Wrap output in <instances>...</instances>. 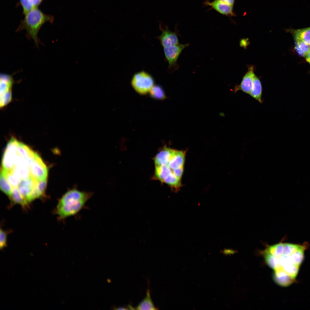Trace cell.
<instances>
[{"label": "cell", "instance_id": "cell-1", "mask_svg": "<svg viewBox=\"0 0 310 310\" xmlns=\"http://www.w3.org/2000/svg\"><path fill=\"white\" fill-rule=\"evenodd\" d=\"M164 147L154 157L153 179L168 185L177 192L181 187L185 153Z\"/></svg>", "mask_w": 310, "mask_h": 310}, {"label": "cell", "instance_id": "cell-2", "mask_svg": "<svg viewBox=\"0 0 310 310\" xmlns=\"http://www.w3.org/2000/svg\"><path fill=\"white\" fill-rule=\"evenodd\" d=\"M92 192L79 190L76 186L69 189L60 199L55 210L60 220L75 216L83 209L93 194Z\"/></svg>", "mask_w": 310, "mask_h": 310}, {"label": "cell", "instance_id": "cell-3", "mask_svg": "<svg viewBox=\"0 0 310 310\" xmlns=\"http://www.w3.org/2000/svg\"><path fill=\"white\" fill-rule=\"evenodd\" d=\"M53 19V16L44 14L37 7L34 8L25 15L19 28L25 30L28 36L37 45V35L40 28L44 23L52 21Z\"/></svg>", "mask_w": 310, "mask_h": 310}, {"label": "cell", "instance_id": "cell-4", "mask_svg": "<svg viewBox=\"0 0 310 310\" xmlns=\"http://www.w3.org/2000/svg\"><path fill=\"white\" fill-rule=\"evenodd\" d=\"M153 78L149 73L144 71L135 73L133 76L131 84L138 93L144 95L150 92L154 86Z\"/></svg>", "mask_w": 310, "mask_h": 310}, {"label": "cell", "instance_id": "cell-5", "mask_svg": "<svg viewBox=\"0 0 310 310\" xmlns=\"http://www.w3.org/2000/svg\"><path fill=\"white\" fill-rule=\"evenodd\" d=\"M0 81V106L1 108H3L12 100V89L14 80L11 75L3 73L1 74Z\"/></svg>", "mask_w": 310, "mask_h": 310}, {"label": "cell", "instance_id": "cell-6", "mask_svg": "<svg viewBox=\"0 0 310 310\" xmlns=\"http://www.w3.org/2000/svg\"><path fill=\"white\" fill-rule=\"evenodd\" d=\"M188 44H178L163 48L164 53L167 61L168 71L173 72L179 67L177 63L178 58L183 51L189 46Z\"/></svg>", "mask_w": 310, "mask_h": 310}, {"label": "cell", "instance_id": "cell-7", "mask_svg": "<svg viewBox=\"0 0 310 310\" xmlns=\"http://www.w3.org/2000/svg\"><path fill=\"white\" fill-rule=\"evenodd\" d=\"M159 26L162 33L157 38L159 40L163 48L179 43L176 32L170 31L167 26L161 21L159 22Z\"/></svg>", "mask_w": 310, "mask_h": 310}, {"label": "cell", "instance_id": "cell-8", "mask_svg": "<svg viewBox=\"0 0 310 310\" xmlns=\"http://www.w3.org/2000/svg\"><path fill=\"white\" fill-rule=\"evenodd\" d=\"M32 174L38 181L46 179L47 169L40 157L37 154L32 162L31 166Z\"/></svg>", "mask_w": 310, "mask_h": 310}, {"label": "cell", "instance_id": "cell-9", "mask_svg": "<svg viewBox=\"0 0 310 310\" xmlns=\"http://www.w3.org/2000/svg\"><path fill=\"white\" fill-rule=\"evenodd\" d=\"M204 4L209 6L218 13L227 16H235L233 6L227 4L219 0H214L212 1L206 0Z\"/></svg>", "mask_w": 310, "mask_h": 310}, {"label": "cell", "instance_id": "cell-10", "mask_svg": "<svg viewBox=\"0 0 310 310\" xmlns=\"http://www.w3.org/2000/svg\"><path fill=\"white\" fill-rule=\"evenodd\" d=\"M254 69L253 66L249 67L248 71L243 77L240 84L235 87V92L241 90L245 93L250 94L253 78L255 75Z\"/></svg>", "mask_w": 310, "mask_h": 310}, {"label": "cell", "instance_id": "cell-11", "mask_svg": "<svg viewBox=\"0 0 310 310\" xmlns=\"http://www.w3.org/2000/svg\"><path fill=\"white\" fill-rule=\"evenodd\" d=\"M287 31L292 34L294 39L301 40L310 45V27L298 29H290Z\"/></svg>", "mask_w": 310, "mask_h": 310}, {"label": "cell", "instance_id": "cell-12", "mask_svg": "<svg viewBox=\"0 0 310 310\" xmlns=\"http://www.w3.org/2000/svg\"><path fill=\"white\" fill-rule=\"evenodd\" d=\"M262 86L261 82L255 75L253 83L252 88L249 95L253 98L261 103Z\"/></svg>", "mask_w": 310, "mask_h": 310}, {"label": "cell", "instance_id": "cell-13", "mask_svg": "<svg viewBox=\"0 0 310 310\" xmlns=\"http://www.w3.org/2000/svg\"><path fill=\"white\" fill-rule=\"evenodd\" d=\"M135 309L138 310H156L157 309L154 306L151 299L149 289L146 292L145 298L140 302Z\"/></svg>", "mask_w": 310, "mask_h": 310}, {"label": "cell", "instance_id": "cell-14", "mask_svg": "<svg viewBox=\"0 0 310 310\" xmlns=\"http://www.w3.org/2000/svg\"><path fill=\"white\" fill-rule=\"evenodd\" d=\"M295 48L298 53L300 55L305 57L310 50L309 46L303 41L294 39Z\"/></svg>", "mask_w": 310, "mask_h": 310}, {"label": "cell", "instance_id": "cell-15", "mask_svg": "<svg viewBox=\"0 0 310 310\" xmlns=\"http://www.w3.org/2000/svg\"><path fill=\"white\" fill-rule=\"evenodd\" d=\"M150 92V96L154 99L163 100L166 97L163 89L158 85H154Z\"/></svg>", "mask_w": 310, "mask_h": 310}, {"label": "cell", "instance_id": "cell-16", "mask_svg": "<svg viewBox=\"0 0 310 310\" xmlns=\"http://www.w3.org/2000/svg\"><path fill=\"white\" fill-rule=\"evenodd\" d=\"M7 232L1 228L0 232V248L3 249L7 246Z\"/></svg>", "mask_w": 310, "mask_h": 310}, {"label": "cell", "instance_id": "cell-17", "mask_svg": "<svg viewBox=\"0 0 310 310\" xmlns=\"http://www.w3.org/2000/svg\"><path fill=\"white\" fill-rule=\"evenodd\" d=\"M20 1L23 8L24 13L25 15L33 8L28 0H20Z\"/></svg>", "mask_w": 310, "mask_h": 310}, {"label": "cell", "instance_id": "cell-18", "mask_svg": "<svg viewBox=\"0 0 310 310\" xmlns=\"http://www.w3.org/2000/svg\"><path fill=\"white\" fill-rule=\"evenodd\" d=\"M30 4L33 8L36 7L41 3L42 0H28Z\"/></svg>", "mask_w": 310, "mask_h": 310}, {"label": "cell", "instance_id": "cell-19", "mask_svg": "<svg viewBox=\"0 0 310 310\" xmlns=\"http://www.w3.org/2000/svg\"><path fill=\"white\" fill-rule=\"evenodd\" d=\"M227 4L233 6L235 0H219Z\"/></svg>", "mask_w": 310, "mask_h": 310}, {"label": "cell", "instance_id": "cell-20", "mask_svg": "<svg viewBox=\"0 0 310 310\" xmlns=\"http://www.w3.org/2000/svg\"><path fill=\"white\" fill-rule=\"evenodd\" d=\"M305 58L307 61L310 64V50L306 55Z\"/></svg>", "mask_w": 310, "mask_h": 310}, {"label": "cell", "instance_id": "cell-21", "mask_svg": "<svg viewBox=\"0 0 310 310\" xmlns=\"http://www.w3.org/2000/svg\"><path fill=\"white\" fill-rule=\"evenodd\" d=\"M115 309L117 310H126L128 309H127V308H126V307H118V308Z\"/></svg>", "mask_w": 310, "mask_h": 310}, {"label": "cell", "instance_id": "cell-22", "mask_svg": "<svg viewBox=\"0 0 310 310\" xmlns=\"http://www.w3.org/2000/svg\"><path fill=\"white\" fill-rule=\"evenodd\" d=\"M309 48H310V45H309Z\"/></svg>", "mask_w": 310, "mask_h": 310}]
</instances>
